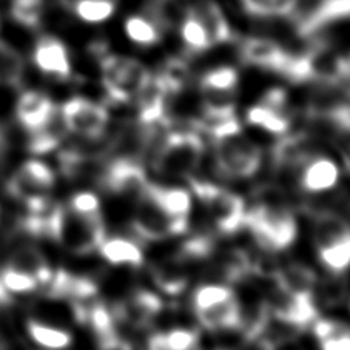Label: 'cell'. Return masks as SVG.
Listing matches in <instances>:
<instances>
[{
	"label": "cell",
	"mask_w": 350,
	"mask_h": 350,
	"mask_svg": "<svg viewBox=\"0 0 350 350\" xmlns=\"http://www.w3.org/2000/svg\"><path fill=\"white\" fill-rule=\"evenodd\" d=\"M98 249L102 258L113 265L141 267L144 264V253L141 247L126 238H105Z\"/></svg>",
	"instance_id": "4316f807"
},
{
	"label": "cell",
	"mask_w": 350,
	"mask_h": 350,
	"mask_svg": "<svg viewBox=\"0 0 350 350\" xmlns=\"http://www.w3.org/2000/svg\"><path fill=\"white\" fill-rule=\"evenodd\" d=\"M191 10L201 21L205 33L212 42V46L226 44L233 39V29L228 23L224 10L215 0H202L198 5H193Z\"/></svg>",
	"instance_id": "7402d4cb"
},
{
	"label": "cell",
	"mask_w": 350,
	"mask_h": 350,
	"mask_svg": "<svg viewBox=\"0 0 350 350\" xmlns=\"http://www.w3.org/2000/svg\"><path fill=\"white\" fill-rule=\"evenodd\" d=\"M16 114L19 122L29 133H34L56 119V107L44 93L25 92L17 100Z\"/></svg>",
	"instance_id": "d6986e66"
},
{
	"label": "cell",
	"mask_w": 350,
	"mask_h": 350,
	"mask_svg": "<svg viewBox=\"0 0 350 350\" xmlns=\"http://www.w3.org/2000/svg\"><path fill=\"white\" fill-rule=\"evenodd\" d=\"M99 183L113 195L137 201L148 180L146 170L135 158L120 156V158L108 162V165L104 167Z\"/></svg>",
	"instance_id": "7c38bea8"
},
{
	"label": "cell",
	"mask_w": 350,
	"mask_h": 350,
	"mask_svg": "<svg viewBox=\"0 0 350 350\" xmlns=\"http://www.w3.org/2000/svg\"><path fill=\"white\" fill-rule=\"evenodd\" d=\"M190 68L183 59L172 57L162 65V68L154 76V79L161 83L168 96L178 94L187 87L190 81Z\"/></svg>",
	"instance_id": "d6a6232c"
},
{
	"label": "cell",
	"mask_w": 350,
	"mask_h": 350,
	"mask_svg": "<svg viewBox=\"0 0 350 350\" xmlns=\"http://www.w3.org/2000/svg\"><path fill=\"white\" fill-rule=\"evenodd\" d=\"M239 56L247 65L280 75H286L292 59V54H288L276 40L258 36L241 42Z\"/></svg>",
	"instance_id": "5bb4252c"
},
{
	"label": "cell",
	"mask_w": 350,
	"mask_h": 350,
	"mask_svg": "<svg viewBox=\"0 0 350 350\" xmlns=\"http://www.w3.org/2000/svg\"><path fill=\"white\" fill-rule=\"evenodd\" d=\"M27 332L36 344L50 350H62L73 342V336L66 330L54 327L50 324L33 321V319L27 323Z\"/></svg>",
	"instance_id": "e575fe53"
},
{
	"label": "cell",
	"mask_w": 350,
	"mask_h": 350,
	"mask_svg": "<svg viewBox=\"0 0 350 350\" xmlns=\"http://www.w3.org/2000/svg\"><path fill=\"white\" fill-rule=\"evenodd\" d=\"M70 208L73 210L75 213L82 215V216L102 215L99 198L96 196L94 193H90V191L76 193L70 201Z\"/></svg>",
	"instance_id": "ee69618b"
},
{
	"label": "cell",
	"mask_w": 350,
	"mask_h": 350,
	"mask_svg": "<svg viewBox=\"0 0 350 350\" xmlns=\"http://www.w3.org/2000/svg\"><path fill=\"white\" fill-rule=\"evenodd\" d=\"M60 116L65 130L88 139H98L104 135L110 120V114L104 107L85 98L66 100Z\"/></svg>",
	"instance_id": "8fae6325"
},
{
	"label": "cell",
	"mask_w": 350,
	"mask_h": 350,
	"mask_svg": "<svg viewBox=\"0 0 350 350\" xmlns=\"http://www.w3.org/2000/svg\"><path fill=\"white\" fill-rule=\"evenodd\" d=\"M77 19L90 25L107 22L116 11V0H75L70 5Z\"/></svg>",
	"instance_id": "d590c367"
},
{
	"label": "cell",
	"mask_w": 350,
	"mask_h": 350,
	"mask_svg": "<svg viewBox=\"0 0 350 350\" xmlns=\"http://www.w3.org/2000/svg\"><path fill=\"white\" fill-rule=\"evenodd\" d=\"M100 71L108 98L119 104L131 102L152 79V73L142 62L118 54L102 57Z\"/></svg>",
	"instance_id": "5b68a950"
},
{
	"label": "cell",
	"mask_w": 350,
	"mask_h": 350,
	"mask_svg": "<svg viewBox=\"0 0 350 350\" xmlns=\"http://www.w3.org/2000/svg\"><path fill=\"white\" fill-rule=\"evenodd\" d=\"M23 62L13 46L0 40V76L10 83H17L22 79Z\"/></svg>",
	"instance_id": "f35d334b"
},
{
	"label": "cell",
	"mask_w": 350,
	"mask_h": 350,
	"mask_svg": "<svg viewBox=\"0 0 350 350\" xmlns=\"http://www.w3.org/2000/svg\"><path fill=\"white\" fill-rule=\"evenodd\" d=\"M167 98L168 94L165 93V90L161 87V83L152 75L150 82L133 99L137 107L139 124L146 126H154L156 124H161L165 119Z\"/></svg>",
	"instance_id": "44dd1931"
},
{
	"label": "cell",
	"mask_w": 350,
	"mask_h": 350,
	"mask_svg": "<svg viewBox=\"0 0 350 350\" xmlns=\"http://www.w3.org/2000/svg\"><path fill=\"white\" fill-rule=\"evenodd\" d=\"M54 185V173L40 161H27L8 180L10 195L22 201L29 213H44L51 207L48 193Z\"/></svg>",
	"instance_id": "52a82bcc"
},
{
	"label": "cell",
	"mask_w": 350,
	"mask_h": 350,
	"mask_svg": "<svg viewBox=\"0 0 350 350\" xmlns=\"http://www.w3.org/2000/svg\"><path fill=\"white\" fill-rule=\"evenodd\" d=\"M100 350H133L131 346L126 341H124L119 335H114L107 338V340L99 341Z\"/></svg>",
	"instance_id": "f6af8a7d"
},
{
	"label": "cell",
	"mask_w": 350,
	"mask_h": 350,
	"mask_svg": "<svg viewBox=\"0 0 350 350\" xmlns=\"http://www.w3.org/2000/svg\"><path fill=\"white\" fill-rule=\"evenodd\" d=\"M7 267H13L31 275L39 286H46L53 276V270L48 265L45 256L34 247H22L16 250L11 255Z\"/></svg>",
	"instance_id": "83f0119b"
},
{
	"label": "cell",
	"mask_w": 350,
	"mask_h": 350,
	"mask_svg": "<svg viewBox=\"0 0 350 350\" xmlns=\"http://www.w3.org/2000/svg\"><path fill=\"white\" fill-rule=\"evenodd\" d=\"M183 262L184 261H180L176 256L174 259H168V261L153 265V282L162 293L174 297V295H179L185 291L187 284H189V276H187Z\"/></svg>",
	"instance_id": "484cf974"
},
{
	"label": "cell",
	"mask_w": 350,
	"mask_h": 350,
	"mask_svg": "<svg viewBox=\"0 0 350 350\" xmlns=\"http://www.w3.org/2000/svg\"><path fill=\"white\" fill-rule=\"evenodd\" d=\"M237 297L230 287L222 284H205L198 287L193 293V307L196 310H204L208 307L224 303V301Z\"/></svg>",
	"instance_id": "74e56055"
},
{
	"label": "cell",
	"mask_w": 350,
	"mask_h": 350,
	"mask_svg": "<svg viewBox=\"0 0 350 350\" xmlns=\"http://www.w3.org/2000/svg\"><path fill=\"white\" fill-rule=\"evenodd\" d=\"M267 307L270 317L297 330H303L307 325L315 323L318 317L313 293L288 291L278 284L271 293Z\"/></svg>",
	"instance_id": "9c48e42d"
},
{
	"label": "cell",
	"mask_w": 350,
	"mask_h": 350,
	"mask_svg": "<svg viewBox=\"0 0 350 350\" xmlns=\"http://www.w3.org/2000/svg\"><path fill=\"white\" fill-rule=\"evenodd\" d=\"M147 350H167L165 344H164V338H162V332L153 334L152 336L148 338Z\"/></svg>",
	"instance_id": "bcb514c9"
},
{
	"label": "cell",
	"mask_w": 350,
	"mask_h": 350,
	"mask_svg": "<svg viewBox=\"0 0 350 350\" xmlns=\"http://www.w3.org/2000/svg\"><path fill=\"white\" fill-rule=\"evenodd\" d=\"M215 144L216 167L222 176L245 179L253 176L261 167V150L241 133L218 139Z\"/></svg>",
	"instance_id": "ba28073f"
},
{
	"label": "cell",
	"mask_w": 350,
	"mask_h": 350,
	"mask_svg": "<svg viewBox=\"0 0 350 350\" xmlns=\"http://www.w3.org/2000/svg\"><path fill=\"white\" fill-rule=\"evenodd\" d=\"M250 16L271 19V17H293L299 10L301 0H241Z\"/></svg>",
	"instance_id": "836d02e7"
},
{
	"label": "cell",
	"mask_w": 350,
	"mask_h": 350,
	"mask_svg": "<svg viewBox=\"0 0 350 350\" xmlns=\"http://www.w3.org/2000/svg\"><path fill=\"white\" fill-rule=\"evenodd\" d=\"M0 281L10 293H29L39 287L31 275L13 267H7L0 273Z\"/></svg>",
	"instance_id": "b9f144b4"
},
{
	"label": "cell",
	"mask_w": 350,
	"mask_h": 350,
	"mask_svg": "<svg viewBox=\"0 0 350 350\" xmlns=\"http://www.w3.org/2000/svg\"><path fill=\"white\" fill-rule=\"evenodd\" d=\"M162 310V301L156 293L137 291L130 295L114 312V317L120 318L126 324L136 329H144L152 324Z\"/></svg>",
	"instance_id": "e0dca14e"
},
{
	"label": "cell",
	"mask_w": 350,
	"mask_h": 350,
	"mask_svg": "<svg viewBox=\"0 0 350 350\" xmlns=\"http://www.w3.org/2000/svg\"><path fill=\"white\" fill-rule=\"evenodd\" d=\"M247 120H249V124L256 125L259 129L271 133V135H284L291 129L288 111L276 110V108L264 104L261 100L247 110Z\"/></svg>",
	"instance_id": "f1b7e54d"
},
{
	"label": "cell",
	"mask_w": 350,
	"mask_h": 350,
	"mask_svg": "<svg viewBox=\"0 0 350 350\" xmlns=\"http://www.w3.org/2000/svg\"><path fill=\"white\" fill-rule=\"evenodd\" d=\"M313 334L321 350H350V325L335 319H318Z\"/></svg>",
	"instance_id": "f546056e"
},
{
	"label": "cell",
	"mask_w": 350,
	"mask_h": 350,
	"mask_svg": "<svg viewBox=\"0 0 350 350\" xmlns=\"http://www.w3.org/2000/svg\"><path fill=\"white\" fill-rule=\"evenodd\" d=\"M11 17L25 28H38L45 14V0H11Z\"/></svg>",
	"instance_id": "8d00e7d4"
},
{
	"label": "cell",
	"mask_w": 350,
	"mask_h": 350,
	"mask_svg": "<svg viewBox=\"0 0 350 350\" xmlns=\"http://www.w3.org/2000/svg\"><path fill=\"white\" fill-rule=\"evenodd\" d=\"M10 292L5 288V286L2 284V281H0V307L3 306H8L11 303V298H10Z\"/></svg>",
	"instance_id": "7dc6e473"
},
{
	"label": "cell",
	"mask_w": 350,
	"mask_h": 350,
	"mask_svg": "<svg viewBox=\"0 0 350 350\" xmlns=\"http://www.w3.org/2000/svg\"><path fill=\"white\" fill-rule=\"evenodd\" d=\"M244 226L269 250H284L298 234L293 212L282 204H259L245 213Z\"/></svg>",
	"instance_id": "7a4b0ae2"
},
{
	"label": "cell",
	"mask_w": 350,
	"mask_h": 350,
	"mask_svg": "<svg viewBox=\"0 0 350 350\" xmlns=\"http://www.w3.org/2000/svg\"><path fill=\"white\" fill-rule=\"evenodd\" d=\"M56 120V119H54ZM54 120L51 124H48L44 129L39 131L31 133V141H29V150L34 154H45L51 150L56 148L62 139V133L54 125Z\"/></svg>",
	"instance_id": "60d3db41"
},
{
	"label": "cell",
	"mask_w": 350,
	"mask_h": 350,
	"mask_svg": "<svg viewBox=\"0 0 350 350\" xmlns=\"http://www.w3.org/2000/svg\"><path fill=\"white\" fill-rule=\"evenodd\" d=\"M48 237L73 255H87L98 249L107 234L102 215L82 216L70 207L56 205L50 212Z\"/></svg>",
	"instance_id": "6da1fadb"
},
{
	"label": "cell",
	"mask_w": 350,
	"mask_h": 350,
	"mask_svg": "<svg viewBox=\"0 0 350 350\" xmlns=\"http://www.w3.org/2000/svg\"><path fill=\"white\" fill-rule=\"evenodd\" d=\"M239 83L238 71L232 66H218L204 73L199 81V88L205 104L233 105Z\"/></svg>",
	"instance_id": "9a60e30c"
},
{
	"label": "cell",
	"mask_w": 350,
	"mask_h": 350,
	"mask_svg": "<svg viewBox=\"0 0 350 350\" xmlns=\"http://www.w3.org/2000/svg\"><path fill=\"white\" fill-rule=\"evenodd\" d=\"M218 350H230V349H218Z\"/></svg>",
	"instance_id": "f907efd6"
},
{
	"label": "cell",
	"mask_w": 350,
	"mask_h": 350,
	"mask_svg": "<svg viewBox=\"0 0 350 350\" xmlns=\"http://www.w3.org/2000/svg\"><path fill=\"white\" fill-rule=\"evenodd\" d=\"M33 59L42 73L62 81L68 79L71 76L68 50H66L64 42L53 38V36H45L36 44Z\"/></svg>",
	"instance_id": "ac0fdd59"
},
{
	"label": "cell",
	"mask_w": 350,
	"mask_h": 350,
	"mask_svg": "<svg viewBox=\"0 0 350 350\" xmlns=\"http://www.w3.org/2000/svg\"><path fill=\"white\" fill-rule=\"evenodd\" d=\"M60 2H62V3L65 5V7H66V8H70V5H71V3H73V2H75V0H60Z\"/></svg>",
	"instance_id": "c3c4849f"
},
{
	"label": "cell",
	"mask_w": 350,
	"mask_h": 350,
	"mask_svg": "<svg viewBox=\"0 0 350 350\" xmlns=\"http://www.w3.org/2000/svg\"><path fill=\"white\" fill-rule=\"evenodd\" d=\"M146 193L172 219L189 222V215L191 212V198L189 191L178 187H162L148 183Z\"/></svg>",
	"instance_id": "cb8c5ba5"
},
{
	"label": "cell",
	"mask_w": 350,
	"mask_h": 350,
	"mask_svg": "<svg viewBox=\"0 0 350 350\" xmlns=\"http://www.w3.org/2000/svg\"><path fill=\"white\" fill-rule=\"evenodd\" d=\"M350 19V0H317L309 11L295 14L297 33L313 38L330 25Z\"/></svg>",
	"instance_id": "4fadbf2b"
},
{
	"label": "cell",
	"mask_w": 350,
	"mask_h": 350,
	"mask_svg": "<svg viewBox=\"0 0 350 350\" xmlns=\"http://www.w3.org/2000/svg\"><path fill=\"white\" fill-rule=\"evenodd\" d=\"M179 31L180 39H183L184 45L189 51L196 54L204 53L212 48V42H210L201 21L198 19V16L191 10V7L184 11L183 19L179 22Z\"/></svg>",
	"instance_id": "1f68e13d"
},
{
	"label": "cell",
	"mask_w": 350,
	"mask_h": 350,
	"mask_svg": "<svg viewBox=\"0 0 350 350\" xmlns=\"http://www.w3.org/2000/svg\"><path fill=\"white\" fill-rule=\"evenodd\" d=\"M299 187L306 193H323L338 184L340 168L336 162L315 153L298 168Z\"/></svg>",
	"instance_id": "2e32d148"
},
{
	"label": "cell",
	"mask_w": 350,
	"mask_h": 350,
	"mask_svg": "<svg viewBox=\"0 0 350 350\" xmlns=\"http://www.w3.org/2000/svg\"><path fill=\"white\" fill-rule=\"evenodd\" d=\"M315 147L306 135L288 136L276 144L273 150V161L280 168H298L315 154Z\"/></svg>",
	"instance_id": "d4e9b609"
},
{
	"label": "cell",
	"mask_w": 350,
	"mask_h": 350,
	"mask_svg": "<svg viewBox=\"0 0 350 350\" xmlns=\"http://www.w3.org/2000/svg\"><path fill=\"white\" fill-rule=\"evenodd\" d=\"M2 147H3V135L0 133V148H2Z\"/></svg>",
	"instance_id": "681fc988"
},
{
	"label": "cell",
	"mask_w": 350,
	"mask_h": 350,
	"mask_svg": "<svg viewBox=\"0 0 350 350\" xmlns=\"http://www.w3.org/2000/svg\"><path fill=\"white\" fill-rule=\"evenodd\" d=\"M204 142L195 131H173L158 147L153 158L156 173L165 178H191L201 164Z\"/></svg>",
	"instance_id": "3957f363"
},
{
	"label": "cell",
	"mask_w": 350,
	"mask_h": 350,
	"mask_svg": "<svg viewBox=\"0 0 350 350\" xmlns=\"http://www.w3.org/2000/svg\"><path fill=\"white\" fill-rule=\"evenodd\" d=\"M215 241L208 234H198L189 241H185L180 247L179 259L180 261H198V259H205L213 253Z\"/></svg>",
	"instance_id": "ab89813d"
},
{
	"label": "cell",
	"mask_w": 350,
	"mask_h": 350,
	"mask_svg": "<svg viewBox=\"0 0 350 350\" xmlns=\"http://www.w3.org/2000/svg\"><path fill=\"white\" fill-rule=\"evenodd\" d=\"M167 350H199V334L190 329H172L162 332Z\"/></svg>",
	"instance_id": "7bdbcfd3"
},
{
	"label": "cell",
	"mask_w": 350,
	"mask_h": 350,
	"mask_svg": "<svg viewBox=\"0 0 350 350\" xmlns=\"http://www.w3.org/2000/svg\"><path fill=\"white\" fill-rule=\"evenodd\" d=\"M147 187V185H146ZM133 228L146 241H161L173 234H183L189 228L187 221L172 219L152 198L146 189L136 201V213L133 218Z\"/></svg>",
	"instance_id": "30bf717a"
},
{
	"label": "cell",
	"mask_w": 350,
	"mask_h": 350,
	"mask_svg": "<svg viewBox=\"0 0 350 350\" xmlns=\"http://www.w3.org/2000/svg\"><path fill=\"white\" fill-rule=\"evenodd\" d=\"M189 180L191 190L195 191L199 202L207 210L210 219L221 233L232 234L244 227L247 210L243 198L208 180L191 178Z\"/></svg>",
	"instance_id": "8992f818"
},
{
	"label": "cell",
	"mask_w": 350,
	"mask_h": 350,
	"mask_svg": "<svg viewBox=\"0 0 350 350\" xmlns=\"http://www.w3.org/2000/svg\"><path fill=\"white\" fill-rule=\"evenodd\" d=\"M124 29L126 38L139 46H154L162 39V29L152 17L146 14H133L125 19Z\"/></svg>",
	"instance_id": "4dcf8cb0"
},
{
	"label": "cell",
	"mask_w": 350,
	"mask_h": 350,
	"mask_svg": "<svg viewBox=\"0 0 350 350\" xmlns=\"http://www.w3.org/2000/svg\"><path fill=\"white\" fill-rule=\"evenodd\" d=\"M318 258L325 269L340 275L350 267V222L334 212H321L313 226Z\"/></svg>",
	"instance_id": "277c9868"
},
{
	"label": "cell",
	"mask_w": 350,
	"mask_h": 350,
	"mask_svg": "<svg viewBox=\"0 0 350 350\" xmlns=\"http://www.w3.org/2000/svg\"><path fill=\"white\" fill-rule=\"evenodd\" d=\"M46 293L53 298H60L71 301L73 304L87 303L98 295V286L88 278L68 273L65 270H59L48 281Z\"/></svg>",
	"instance_id": "ffe728a7"
},
{
	"label": "cell",
	"mask_w": 350,
	"mask_h": 350,
	"mask_svg": "<svg viewBox=\"0 0 350 350\" xmlns=\"http://www.w3.org/2000/svg\"><path fill=\"white\" fill-rule=\"evenodd\" d=\"M195 313L198 321L207 330H234L243 325V307L237 297Z\"/></svg>",
	"instance_id": "603a6c76"
}]
</instances>
